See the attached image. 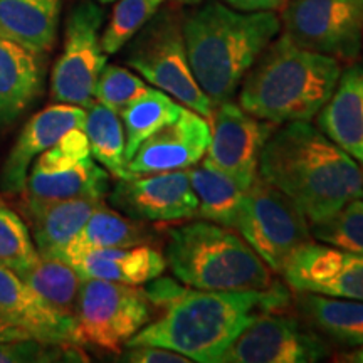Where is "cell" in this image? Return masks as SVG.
I'll return each instance as SVG.
<instances>
[{"label":"cell","instance_id":"obj_1","mask_svg":"<svg viewBox=\"0 0 363 363\" xmlns=\"http://www.w3.org/2000/svg\"><path fill=\"white\" fill-rule=\"evenodd\" d=\"M259 175L283 190L310 224L363 199V169L310 121L278 125L262 148Z\"/></svg>","mask_w":363,"mask_h":363},{"label":"cell","instance_id":"obj_2","mask_svg":"<svg viewBox=\"0 0 363 363\" xmlns=\"http://www.w3.org/2000/svg\"><path fill=\"white\" fill-rule=\"evenodd\" d=\"M293 298L288 288L272 283L262 291H206L184 288L125 347L150 345L179 352L197 363H219L227 348L256 320L283 313Z\"/></svg>","mask_w":363,"mask_h":363},{"label":"cell","instance_id":"obj_3","mask_svg":"<svg viewBox=\"0 0 363 363\" xmlns=\"http://www.w3.org/2000/svg\"><path fill=\"white\" fill-rule=\"evenodd\" d=\"M182 27L195 79L216 108L233 98L279 34L281 21L274 12H239L208 2L185 13Z\"/></svg>","mask_w":363,"mask_h":363},{"label":"cell","instance_id":"obj_4","mask_svg":"<svg viewBox=\"0 0 363 363\" xmlns=\"http://www.w3.org/2000/svg\"><path fill=\"white\" fill-rule=\"evenodd\" d=\"M340 74L338 59L301 48L283 34L242 79L239 106L274 125L311 121L333 94Z\"/></svg>","mask_w":363,"mask_h":363},{"label":"cell","instance_id":"obj_5","mask_svg":"<svg viewBox=\"0 0 363 363\" xmlns=\"http://www.w3.org/2000/svg\"><path fill=\"white\" fill-rule=\"evenodd\" d=\"M167 266L187 288L206 291H262L272 271L235 229L195 220L167 230Z\"/></svg>","mask_w":363,"mask_h":363},{"label":"cell","instance_id":"obj_6","mask_svg":"<svg viewBox=\"0 0 363 363\" xmlns=\"http://www.w3.org/2000/svg\"><path fill=\"white\" fill-rule=\"evenodd\" d=\"M126 45L125 59L131 69L211 123L214 104L201 89L190 67L179 12L160 7Z\"/></svg>","mask_w":363,"mask_h":363},{"label":"cell","instance_id":"obj_7","mask_svg":"<svg viewBox=\"0 0 363 363\" xmlns=\"http://www.w3.org/2000/svg\"><path fill=\"white\" fill-rule=\"evenodd\" d=\"M155 313L143 288L83 278L74 313V343L120 353Z\"/></svg>","mask_w":363,"mask_h":363},{"label":"cell","instance_id":"obj_8","mask_svg":"<svg viewBox=\"0 0 363 363\" xmlns=\"http://www.w3.org/2000/svg\"><path fill=\"white\" fill-rule=\"evenodd\" d=\"M235 230L278 274L293 254L313 239L305 212L289 195L261 175L244 192Z\"/></svg>","mask_w":363,"mask_h":363},{"label":"cell","instance_id":"obj_9","mask_svg":"<svg viewBox=\"0 0 363 363\" xmlns=\"http://www.w3.org/2000/svg\"><path fill=\"white\" fill-rule=\"evenodd\" d=\"M103 19V9L89 0L71 9L62 52L51 74L54 101L83 108L94 101V89L108 61L101 48Z\"/></svg>","mask_w":363,"mask_h":363},{"label":"cell","instance_id":"obj_10","mask_svg":"<svg viewBox=\"0 0 363 363\" xmlns=\"http://www.w3.org/2000/svg\"><path fill=\"white\" fill-rule=\"evenodd\" d=\"M283 24L301 48L352 61L362 51L363 0H293Z\"/></svg>","mask_w":363,"mask_h":363},{"label":"cell","instance_id":"obj_11","mask_svg":"<svg viewBox=\"0 0 363 363\" xmlns=\"http://www.w3.org/2000/svg\"><path fill=\"white\" fill-rule=\"evenodd\" d=\"M330 353L328 342L305 321L271 311L257 316L219 363H316Z\"/></svg>","mask_w":363,"mask_h":363},{"label":"cell","instance_id":"obj_12","mask_svg":"<svg viewBox=\"0 0 363 363\" xmlns=\"http://www.w3.org/2000/svg\"><path fill=\"white\" fill-rule=\"evenodd\" d=\"M216 108L206 160L247 190L259 175L262 148L278 125L249 115L230 99Z\"/></svg>","mask_w":363,"mask_h":363},{"label":"cell","instance_id":"obj_13","mask_svg":"<svg viewBox=\"0 0 363 363\" xmlns=\"http://www.w3.org/2000/svg\"><path fill=\"white\" fill-rule=\"evenodd\" d=\"M111 206L142 222L190 220L199 214V201L189 170L131 175L116 182Z\"/></svg>","mask_w":363,"mask_h":363},{"label":"cell","instance_id":"obj_14","mask_svg":"<svg viewBox=\"0 0 363 363\" xmlns=\"http://www.w3.org/2000/svg\"><path fill=\"white\" fill-rule=\"evenodd\" d=\"M286 284L294 291L363 301V254L308 240L284 266Z\"/></svg>","mask_w":363,"mask_h":363},{"label":"cell","instance_id":"obj_15","mask_svg":"<svg viewBox=\"0 0 363 363\" xmlns=\"http://www.w3.org/2000/svg\"><path fill=\"white\" fill-rule=\"evenodd\" d=\"M211 138L207 118L184 106L172 123L162 126L140 145L126 167L131 175L190 169L206 157Z\"/></svg>","mask_w":363,"mask_h":363},{"label":"cell","instance_id":"obj_16","mask_svg":"<svg viewBox=\"0 0 363 363\" xmlns=\"http://www.w3.org/2000/svg\"><path fill=\"white\" fill-rule=\"evenodd\" d=\"M86 110L78 104L56 103L27 121L9 153L0 174V189L6 194H22L30 165L49 147L72 128H83Z\"/></svg>","mask_w":363,"mask_h":363},{"label":"cell","instance_id":"obj_17","mask_svg":"<svg viewBox=\"0 0 363 363\" xmlns=\"http://www.w3.org/2000/svg\"><path fill=\"white\" fill-rule=\"evenodd\" d=\"M0 318L39 342L76 345L74 320L52 310L16 271L2 264Z\"/></svg>","mask_w":363,"mask_h":363},{"label":"cell","instance_id":"obj_18","mask_svg":"<svg viewBox=\"0 0 363 363\" xmlns=\"http://www.w3.org/2000/svg\"><path fill=\"white\" fill-rule=\"evenodd\" d=\"M24 195V194H22ZM103 199H34L24 195L22 212L40 257H59Z\"/></svg>","mask_w":363,"mask_h":363},{"label":"cell","instance_id":"obj_19","mask_svg":"<svg viewBox=\"0 0 363 363\" xmlns=\"http://www.w3.org/2000/svg\"><path fill=\"white\" fill-rule=\"evenodd\" d=\"M316 121L318 128L363 169V66L342 71Z\"/></svg>","mask_w":363,"mask_h":363},{"label":"cell","instance_id":"obj_20","mask_svg":"<svg viewBox=\"0 0 363 363\" xmlns=\"http://www.w3.org/2000/svg\"><path fill=\"white\" fill-rule=\"evenodd\" d=\"M43 56L0 35V125H11L43 91Z\"/></svg>","mask_w":363,"mask_h":363},{"label":"cell","instance_id":"obj_21","mask_svg":"<svg viewBox=\"0 0 363 363\" xmlns=\"http://www.w3.org/2000/svg\"><path fill=\"white\" fill-rule=\"evenodd\" d=\"M81 278L115 281L123 284H147L163 274L165 256L150 244L89 251L66 261Z\"/></svg>","mask_w":363,"mask_h":363},{"label":"cell","instance_id":"obj_22","mask_svg":"<svg viewBox=\"0 0 363 363\" xmlns=\"http://www.w3.org/2000/svg\"><path fill=\"white\" fill-rule=\"evenodd\" d=\"M62 0H0V35L35 54H48L57 38Z\"/></svg>","mask_w":363,"mask_h":363},{"label":"cell","instance_id":"obj_23","mask_svg":"<svg viewBox=\"0 0 363 363\" xmlns=\"http://www.w3.org/2000/svg\"><path fill=\"white\" fill-rule=\"evenodd\" d=\"M293 305L305 323L331 342L347 347L363 345V301L298 291Z\"/></svg>","mask_w":363,"mask_h":363},{"label":"cell","instance_id":"obj_24","mask_svg":"<svg viewBox=\"0 0 363 363\" xmlns=\"http://www.w3.org/2000/svg\"><path fill=\"white\" fill-rule=\"evenodd\" d=\"M155 239L157 235L147 227V222L131 219L103 203L89 216L76 238L61 252L59 259L69 261L79 254L98 249L142 246L153 242Z\"/></svg>","mask_w":363,"mask_h":363},{"label":"cell","instance_id":"obj_25","mask_svg":"<svg viewBox=\"0 0 363 363\" xmlns=\"http://www.w3.org/2000/svg\"><path fill=\"white\" fill-rule=\"evenodd\" d=\"M110 192V174L93 157L57 172L29 170L24 195L34 199H103ZM21 194V195H22Z\"/></svg>","mask_w":363,"mask_h":363},{"label":"cell","instance_id":"obj_26","mask_svg":"<svg viewBox=\"0 0 363 363\" xmlns=\"http://www.w3.org/2000/svg\"><path fill=\"white\" fill-rule=\"evenodd\" d=\"M190 182L199 201V217L203 220L235 229L244 190L225 172L203 160L189 170Z\"/></svg>","mask_w":363,"mask_h":363},{"label":"cell","instance_id":"obj_27","mask_svg":"<svg viewBox=\"0 0 363 363\" xmlns=\"http://www.w3.org/2000/svg\"><path fill=\"white\" fill-rule=\"evenodd\" d=\"M86 110L84 133L88 136L89 152L116 180L128 179V160L125 155V128L116 111L93 101Z\"/></svg>","mask_w":363,"mask_h":363},{"label":"cell","instance_id":"obj_28","mask_svg":"<svg viewBox=\"0 0 363 363\" xmlns=\"http://www.w3.org/2000/svg\"><path fill=\"white\" fill-rule=\"evenodd\" d=\"M19 276L52 310L74 320L83 278L71 264L59 257H40Z\"/></svg>","mask_w":363,"mask_h":363},{"label":"cell","instance_id":"obj_29","mask_svg":"<svg viewBox=\"0 0 363 363\" xmlns=\"http://www.w3.org/2000/svg\"><path fill=\"white\" fill-rule=\"evenodd\" d=\"M182 104L162 89L148 88L120 113L125 128V155L130 160L148 136L172 123L180 115Z\"/></svg>","mask_w":363,"mask_h":363},{"label":"cell","instance_id":"obj_30","mask_svg":"<svg viewBox=\"0 0 363 363\" xmlns=\"http://www.w3.org/2000/svg\"><path fill=\"white\" fill-rule=\"evenodd\" d=\"M40 259L24 219L0 197V264L17 274Z\"/></svg>","mask_w":363,"mask_h":363},{"label":"cell","instance_id":"obj_31","mask_svg":"<svg viewBox=\"0 0 363 363\" xmlns=\"http://www.w3.org/2000/svg\"><path fill=\"white\" fill-rule=\"evenodd\" d=\"M163 0H118L101 34V48L110 56L125 48L155 16Z\"/></svg>","mask_w":363,"mask_h":363},{"label":"cell","instance_id":"obj_32","mask_svg":"<svg viewBox=\"0 0 363 363\" xmlns=\"http://www.w3.org/2000/svg\"><path fill=\"white\" fill-rule=\"evenodd\" d=\"M311 235L328 246L363 254V199L348 202L330 219L311 224Z\"/></svg>","mask_w":363,"mask_h":363},{"label":"cell","instance_id":"obj_33","mask_svg":"<svg viewBox=\"0 0 363 363\" xmlns=\"http://www.w3.org/2000/svg\"><path fill=\"white\" fill-rule=\"evenodd\" d=\"M88 362L78 345L44 343L34 338L0 340V363Z\"/></svg>","mask_w":363,"mask_h":363},{"label":"cell","instance_id":"obj_34","mask_svg":"<svg viewBox=\"0 0 363 363\" xmlns=\"http://www.w3.org/2000/svg\"><path fill=\"white\" fill-rule=\"evenodd\" d=\"M147 91V83L130 69L118 65H106L99 74L96 89H94V101L101 103L103 106L120 115L131 101H135Z\"/></svg>","mask_w":363,"mask_h":363},{"label":"cell","instance_id":"obj_35","mask_svg":"<svg viewBox=\"0 0 363 363\" xmlns=\"http://www.w3.org/2000/svg\"><path fill=\"white\" fill-rule=\"evenodd\" d=\"M121 362L130 363H190L189 357L179 352L169 350L162 347H150V345H136L126 347L125 352H120Z\"/></svg>","mask_w":363,"mask_h":363},{"label":"cell","instance_id":"obj_36","mask_svg":"<svg viewBox=\"0 0 363 363\" xmlns=\"http://www.w3.org/2000/svg\"><path fill=\"white\" fill-rule=\"evenodd\" d=\"M239 12H272L283 7L284 0H222Z\"/></svg>","mask_w":363,"mask_h":363},{"label":"cell","instance_id":"obj_37","mask_svg":"<svg viewBox=\"0 0 363 363\" xmlns=\"http://www.w3.org/2000/svg\"><path fill=\"white\" fill-rule=\"evenodd\" d=\"M22 338H30L29 335L17 328L11 323H7L4 318H0V340H22Z\"/></svg>","mask_w":363,"mask_h":363},{"label":"cell","instance_id":"obj_38","mask_svg":"<svg viewBox=\"0 0 363 363\" xmlns=\"http://www.w3.org/2000/svg\"><path fill=\"white\" fill-rule=\"evenodd\" d=\"M337 362H347V363H363V345L360 347H357L355 350L352 352H347V353H342L337 358Z\"/></svg>","mask_w":363,"mask_h":363},{"label":"cell","instance_id":"obj_39","mask_svg":"<svg viewBox=\"0 0 363 363\" xmlns=\"http://www.w3.org/2000/svg\"><path fill=\"white\" fill-rule=\"evenodd\" d=\"M175 4H182V6H199L202 0H172Z\"/></svg>","mask_w":363,"mask_h":363},{"label":"cell","instance_id":"obj_40","mask_svg":"<svg viewBox=\"0 0 363 363\" xmlns=\"http://www.w3.org/2000/svg\"><path fill=\"white\" fill-rule=\"evenodd\" d=\"M96 2H101V4H111V2H115V0H96Z\"/></svg>","mask_w":363,"mask_h":363}]
</instances>
